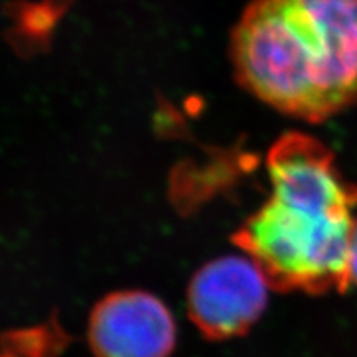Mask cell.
<instances>
[{
	"mask_svg": "<svg viewBox=\"0 0 357 357\" xmlns=\"http://www.w3.org/2000/svg\"><path fill=\"white\" fill-rule=\"evenodd\" d=\"M266 169L271 194L236 230V247L261 268L271 288L346 289L357 185L346 182L323 142L301 132L283 134L271 146Z\"/></svg>",
	"mask_w": 357,
	"mask_h": 357,
	"instance_id": "6da1fadb",
	"label": "cell"
},
{
	"mask_svg": "<svg viewBox=\"0 0 357 357\" xmlns=\"http://www.w3.org/2000/svg\"><path fill=\"white\" fill-rule=\"evenodd\" d=\"M240 86L321 123L357 101V0H252L230 37Z\"/></svg>",
	"mask_w": 357,
	"mask_h": 357,
	"instance_id": "7a4b0ae2",
	"label": "cell"
},
{
	"mask_svg": "<svg viewBox=\"0 0 357 357\" xmlns=\"http://www.w3.org/2000/svg\"><path fill=\"white\" fill-rule=\"evenodd\" d=\"M270 287L250 257H222L194 275L187 289V310L205 337L230 339L247 333L260 319Z\"/></svg>",
	"mask_w": 357,
	"mask_h": 357,
	"instance_id": "3957f363",
	"label": "cell"
},
{
	"mask_svg": "<svg viewBox=\"0 0 357 357\" xmlns=\"http://www.w3.org/2000/svg\"><path fill=\"white\" fill-rule=\"evenodd\" d=\"M176 334L167 306L144 291L108 294L95 306L88 324L95 357H169Z\"/></svg>",
	"mask_w": 357,
	"mask_h": 357,
	"instance_id": "277c9868",
	"label": "cell"
},
{
	"mask_svg": "<svg viewBox=\"0 0 357 357\" xmlns=\"http://www.w3.org/2000/svg\"><path fill=\"white\" fill-rule=\"evenodd\" d=\"M65 341V334L52 321L37 328L7 334L6 341L0 344V357H53L60 352Z\"/></svg>",
	"mask_w": 357,
	"mask_h": 357,
	"instance_id": "5b68a950",
	"label": "cell"
},
{
	"mask_svg": "<svg viewBox=\"0 0 357 357\" xmlns=\"http://www.w3.org/2000/svg\"><path fill=\"white\" fill-rule=\"evenodd\" d=\"M357 287V222H354L351 236V250H349V284Z\"/></svg>",
	"mask_w": 357,
	"mask_h": 357,
	"instance_id": "8992f818",
	"label": "cell"
}]
</instances>
